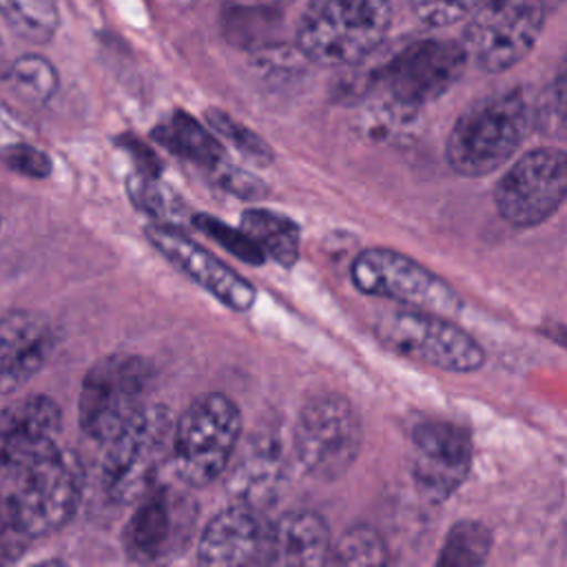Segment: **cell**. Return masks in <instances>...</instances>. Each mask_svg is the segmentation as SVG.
I'll return each mask as SVG.
<instances>
[{
	"label": "cell",
	"instance_id": "obj_2",
	"mask_svg": "<svg viewBox=\"0 0 567 567\" xmlns=\"http://www.w3.org/2000/svg\"><path fill=\"white\" fill-rule=\"evenodd\" d=\"M532 128V106L520 89L472 104L454 122L445 159L463 177H483L503 166Z\"/></svg>",
	"mask_w": 567,
	"mask_h": 567
},
{
	"label": "cell",
	"instance_id": "obj_28",
	"mask_svg": "<svg viewBox=\"0 0 567 567\" xmlns=\"http://www.w3.org/2000/svg\"><path fill=\"white\" fill-rule=\"evenodd\" d=\"M190 224L199 233H204L208 239L224 246L239 261H246L250 266H261L266 261V255L261 252V248L241 228H233L226 221H221L213 215H206V213H193Z\"/></svg>",
	"mask_w": 567,
	"mask_h": 567
},
{
	"label": "cell",
	"instance_id": "obj_10",
	"mask_svg": "<svg viewBox=\"0 0 567 567\" xmlns=\"http://www.w3.org/2000/svg\"><path fill=\"white\" fill-rule=\"evenodd\" d=\"M465 62V49L454 40H419L383 62L372 84L390 106L414 111L441 97L461 78Z\"/></svg>",
	"mask_w": 567,
	"mask_h": 567
},
{
	"label": "cell",
	"instance_id": "obj_16",
	"mask_svg": "<svg viewBox=\"0 0 567 567\" xmlns=\"http://www.w3.org/2000/svg\"><path fill=\"white\" fill-rule=\"evenodd\" d=\"M60 405L44 394H29L0 412V481L58 447Z\"/></svg>",
	"mask_w": 567,
	"mask_h": 567
},
{
	"label": "cell",
	"instance_id": "obj_7",
	"mask_svg": "<svg viewBox=\"0 0 567 567\" xmlns=\"http://www.w3.org/2000/svg\"><path fill=\"white\" fill-rule=\"evenodd\" d=\"M363 427L357 408L341 394L323 392L299 410L292 450L301 470L315 478L343 476L359 456Z\"/></svg>",
	"mask_w": 567,
	"mask_h": 567
},
{
	"label": "cell",
	"instance_id": "obj_20",
	"mask_svg": "<svg viewBox=\"0 0 567 567\" xmlns=\"http://www.w3.org/2000/svg\"><path fill=\"white\" fill-rule=\"evenodd\" d=\"M330 527L312 509H292L266 529L264 560L286 567H317L328 563Z\"/></svg>",
	"mask_w": 567,
	"mask_h": 567
},
{
	"label": "cell",
	"instance_id": "obj_24",
	"mask_svg": "<svg viewBox=\"0 0 567 567\" xmlns=\"http://www.w3.org/2000/svg\"><path fill=\"white\" fill-rule=\"evenodd\" d=\"M492 551V532L472 518L458 520L450 527L436 565L439 567H478Z\"/></svg>",
	"mask_w": 567,
	"mask_h": 567
},
{
	"label": "cell",
	"instance_id": "obj_30",
	"mask_svg": "<svg viewBox=\"0 0 567 567\" xmlns=\"http://www.w3.org/2000/svg\"><path fill=\"white\" fill-rule=\"evenodd\" d=\"M485 0H410L416 18L432 27H450L467 20Z\"/></svg>",
	"mask_w": 567,
	"mask_h": 567
},
{
	"label": "cell",
	"instance_id": "obj_9",
	"mask_svg": "<svg viewBox=\"0 0 567 567\" xmlns=\"http://www.w3.org/2000/svg\"><path fill=\"white\" fill-rule=\"evenodd\" d=\"M350 279L363 295L392 299L416 310L454 317L463 308L461 295L443 277L392 248L361 250L352 259Z\"/></svg>",
	"mask_w": 567,
	"mask_h": 567
},
{
	"label": "cell",
	"instance_id": "obj_12",
	"mask_svg": "<svg viewBox=\"0 0 567 567\" xmlns=\"http://www.w3.org/2000/svg\"><path fill=\"white\" fill-rule=\"evenodd\" d=\"M567 193V157L563 148L540 146L520 155L498 179L494 204L501 217L529 228L549 219Z\"/></svg>",
	"mask_w": 567,
	"mask_h": 567
},
{
	"label": "cell",
	"instance_id": "obj_4",
	"mask_svg": "<svg viewBox=\"0 0 567 567\" xmlns=\"http://www.w3.org/2000/svg\"><path fill=\"white\" fill-rule=\"evenodd\" d=\"M241 412L221 392L197 396L175 419L171 456L179 481L186 487H204L219 478L233 461L241 436Z\"/></svg>",
	"mask_w": 567,
	"mask_h": 567
},
{
	"label": "cell",
	"instance_id": "obj_31",
	"mask_svg": "<svg viewBox=\"0 0 567 567\" xmlns=\"http://www.w3.org/2000/svg\"><path fill=\"white\" fill-rule=\"evenodd\" d=\"M210 179L226 193L239 197V199H259L268 193V186L255 177L252 173H248L246 168L233 164V162H221L217 168H213Z\"/></svg>",
	"mask_w": 567,
	"mask_h": 567
},
{
	"label": "cell",
	"instance_id": "obj_8",
	"mask_svg": "<svg viewBox=\"0 0 567 567\" xmlns=\"http://www.w3.org/2000/svg\"><path fill=\"white\" fill-rule=\"evenodd\" d=\"M377 337L394 352L450 372H472L485 363V350L461 326L427 310H390L374 321Z\"/></svg>",
	"mask_w": 567,
	"mask_h": 567
},
{
	"label": "cell",
	"instance_id": "obj_27",
	"mask_svg": "<svg viewBox=\"0 0 567 567\" xmlns=\"http://www.w3.org/2000/svg\"><path fill=\"white\" fill-rule=\"evenodd\" d=\"M206 122L210 126V131H215L217 137L230 142V146L241 153L246 159L259 164V166H268L275 159L272 148L266 144V140H261L255 131H250L248 126H244L241 122H237L233 115H228L221 109H208L206 111Z\"/></svg>",
	"mask_w": 567,
	"mask_h": 567
},
{
	"label": "cell",
	"instance_id": "obj_23",
	"mask_svg": "<svg viewBox=\"0 0 567 567\" xmlns=\"http://www.w3.org/2000/svg\"><path fill=\"white\" fill-rule=\"evenodd\" d=\"M126 188L135 206L146 215L155 217L157 224L177 226L182 221H190L186 204L173 188H168L159 179V175H148L137 171L135 175H131Z\"/></svg>",
	"mask_w": 567,
	"mask_h": 567
},
{
	"label": "cell",
	"instance_id": "obj_18",
	"mask_svg": "<svg viewBox=\"0 0 567 567\" xmlns=\"http://www.w3.org/2000/svg\"><path fill=\"white\" fill-rule=\"evenodd\" d=\"M266 525L257 509L230 503L215 514L199 534L197 560L210 567L248 565L264 560Z\"/></svg>",
	"mask_w": 567,
	"mask_h": 567
},
{
	"label": "cell",
	"instance_id": "obj_17",
	"mask_svg": "<svg viewBox=\"0 0 567 567\" xmlns=\"http://www.w3.org/2000/svg\"><path fill=\"white\" fill-rule=\"evenodd\" d=\"M53 330L47 317L11 310L0 317V394L24 388L53 352Z\"/></svg>",
	"mask_w": 567,
	"mask_h": 567
},
{
	"label": "cell",
	"instance_id": "obj_32",
	"mask_svg": "<svg viewBox=\"0 0 567 567\" xmlns=\"http://www.w3.org/2000/svg\"><path fill=\"white\" fill-rule=\"evenodd\" d=\"M0 159L7 168L27 175V177H35L42 179L51 173V159L47 153L29 146V144H13L2 148Z\"/></svg>",
	"mask_w": 567,
	"mask_h": 567
},
{
	"label": "cell",
	"instance_id": "obj_22",
	"mask_svg": "<svg viewBox=\"0 0 567 567\" xmlns=\"http://www.w3.org/2000/svg\"><path fill=\"white\" fill-rule=\"evenodd\" d=\"M241 230L248 233L261 252L279 266L292 268L299 259L301 233L290 217L268 208H248L241 215Z\"/></svg>",
	"mask_w": 567,
	"mask_h": 567
},
{
	"label": "cell",
	"instance_id": "obj_19",
	"mask_svg": "<svg viewBox=\"0 0 567 567\" xmlns=\"http://www.w3.org/2000/svg\"><path fill=\"white\" fill-rule=\"evenodd\" d=\"M226 489L235 503L264 509L275 501L284 476V445L279 432L270 425L257 427L237 461L230 465Z\"/></svg>",
	"mask_w": 567,
	"mask_h": 567
},
{
	"label": "cell",
	"instance_id": "obj_13",
	"mask_svg": "<svg viewBox=\"0 0 567 567\" xmlns=\"http://www.w3.org/2000/svg\"><path fill=\"white\" fill-rule=\"evenodd\" d=\"M137 509L124 527V549L131 560H166L188 545L197 507L173 485H151L137 501Z\"/></svg>",
	"mask_w": 567,
	"mask_h": 567
},
{
	"label": "cell",
	"instance_id": "obj_3",
	"mask_svg": "<svg viewBox=\"0 0 567 567\" xmlns=\"http://www.w3.org/2000/svg\"><path fill=\"white\" fill-rule=\"evenodd\" d=\"M388 0H310L297 24L301 53L321 66H352L388 35Z\"/></svg>",
	"mask_w": 567,
	"mask_h": 567
},
{
	"label": "cell",
	"instance_id": "obj_15",
	"mask_svg": "<svg viewBox=\"0 0 567 567\" xmlns=\"http://www.w3.org/2000/svg\"><path fill=\"white\" fill-rule=\"evenodd\" d=\"M146 237L157 252H162L175 268L188 275L197 286L210 292L226 308L237 312H246L252 308L257 297L255 286L237 270L226 266L221 259H217L213 252L197 246L177 226L155 221L146 228Z\"/></svg>",
	"mask_w": 567,
	"mask_h": 567
},
{
	"label": "cell",
	"instance_id": "obj_26",
	"mask_svg": "<svg viewBox=\"0 0 567 567\" xmlns=\"http://www.w3.org/2000/svg\"><path fill=\"white\" fill-rule=\"evenodd\" d=\"M328 563L334 565H385L388 549L379 532L370 525L348 527L337 543L330 545Z\"/></svg>",
	"mask_w": 567,
	"mask_h": 567
},
{
	"label": "cell",
	"instance_id": "obj_6",
	"mask_svg": "<svg viewBox=\"0 0 567 567\" xmlns=\"http://www.w3.org/2000/svg\"><path fill=\"white\" fill-rule=\"evenodd\" d=\"M155 368L140 354H106L95 361L80 388L78 421L86 436L106 443L146 403Z\"/></svg>",
	"mask_w": 567,
	"mask_h": 567
},
{
	"label": "cell",
	"instance_id": "obj_11",
	"mask_svg": "<svg viewBox=\"0 0 567 567\" xmlns=\"http://www.w3.org/2000/svg\"><path fill=\"white\" fill-rule=\"evenodd\" d=\"M543 22V0H485L467 18L465 55L487 73H503L534 49Z\"/></svg>",
	"mask_w": 567,
	"mask_h": 567
},
{
	"label": "cell",
	"instance_id": "obj_14",
	"mask_svg": "<svg viewBox=\"0 0 567 567\" xmlns=\"http://www.w3.org/2000/svg\"><path fill=\"white\" fill-rule=\"evenodd\" d=\"M472 456V436L458 423L427 419L412 430V476L427 503H443L463 485Z\"/></svg>",
	"mask_w": 567,
	"mask_h": 567
},
{
	"label": "cell",
	"instance_id": "obj_29",
	"mask_svg": "<svg viewBox=\"0 0 567 567\" xmlns=\"http://www.w3.org/2000/svg\"><path fill=\"white\" fill-rule=\"evenodd\" d=\"M16 86L38 102H47L58 89V73L49 60L40 55H22L11 69Z\"/></svg>",
	"mask_w": 567,
	"mask_h": 567
},
{
	"label": "cell",
	"instance_id": "obj_5",
	"mask_svg": "<svg viewBox=\"0 0 567 567\" xmlns=\"http://www.w3.org/2000/svg\"><path fill=\"white\" fill-rule=\"evenodd\" d=\"M175 419L166 405H144L106 441L102 487L113 503H135L171 456Z\"/></svg>",
	"mask_w": 567,
	"mask_h": 567
},
{
	"label": "cell",
	"instance_id": "obj_21",
	"mask_svg": "<svg viewBox=\"0 0 567 567\" xmlns=\"http://www.w3.org/2000/svg\"><path fill=\"white\" fill-rule=\"evenodd\" d=\"M153 137L173 155L197 164L206 173L226 162V151L210 128L186 111H173L153 128Z\"/></svg>",
	"mask_w": 567,
	"mask_h": 567
},
{
	"label": "cell",
	"instance_id": "obj_1",
	"mask_svg": "<svg viewBox=\"0 0 567 567\" xmlns=\"http://www.w3.org/2000/svg\"><path fill=\"white\" fill-rule=\"evenodd\" d=\"M82 487L80 458L60 445L0 481L9 523L27 540L64 527L80 505Z\"/></svg>",
	"mask_w": 567,
	"mask_h": 567
},
{
	"label": "cell",
	"instance_id": "obj_25",
	"mask_svg": "<svg viewBox=\"0 0 567 567\" xmlns=\"http://www.w3.org/2000/svg\"><path fill=\"white\" fill-rule=\"evenodd\" d=\"M0 13L20 38L31 42H47L60 22L55 0H0Z\"/></svg>",
	"mask_w": 567,
	"mask_h": 567
}]
</instances>
